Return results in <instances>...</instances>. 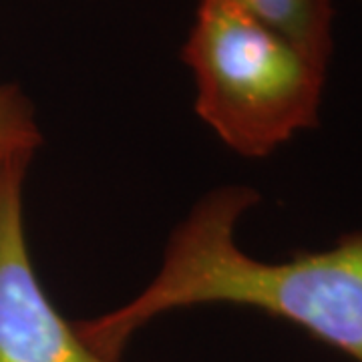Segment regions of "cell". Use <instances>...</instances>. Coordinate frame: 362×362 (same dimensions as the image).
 <instances>
[{
  "instance_id": "4",
  "label": "cell",
  "mask_w": 362,
  "mask_h": 362,
  "mask_svg": "<svg viewBox=\"0 0 362 362\" xmlns=\"http://www.w3.org/2000/svg\"><path fill=\"white\" fill-rule=\"evenodd\" d=\"M244 11L258 23L328 69L334 52L332 0H218Z\"/></svg>"
},
{
  "instance_id": "2",
  "label": "cell",
  "mask_w": 362,
  "mask_h": 362,
  "mask_svg": "<svg viewBox=\"0 0 362 362\" xmlns=\"http://www.w3.org/2000/svg\"><path fill=\"white\" fill-rule=\"evenodd\" d=\"M181 61L195 113L240 156H270L318 125L328 69L232 4L199 0Z\"/></svg>"
},
{
  "instance_id": "1",
  "label": "cell",
  "mask_w": 362,
  "mask_h": 362,
  "mask_svg": "<svg viewBox=\"0 0 362 362\" xmlns=\"http://www.w3.org/2000/svg\"><path fill=\"white\" fill-rule=\"evenodd\" d=\"M259 202L247 185L204 195L169 235L161 268L121 308L75 324L83 342L119 362L135 332L159 314L233 304L270 314L362 362V230L326 250L266 262L242 252L238 220Z\"/></svg>"
},
{
  "instance_id": "3",
  "label": "cell",
  "mask_w": 362,
  "mask_h": 362,
  "mask_svg": "<svg viewBox=\"0 0 362 362\" xmlns=\"http://www.w3.org/2000/svg\"><path fill=\"white\" fill-rule=\"evenodd\" d=\"M33 157H0V362H113L90 350L33 270L23 187Z\"/></svg>"
},
{
  "instance_id": "5",
  "label": "cell",
  "mask_w": 362,
  "mask_h": 362,
  "mask_svg": "<svg viewBox=\"0 0 362 362\" xmlns=\"http://www.w3.org/2000/svg\"><path fill=\"white\" fill-rule=\"evenodd\" d=\"M42 143L35 107L14 83H0V157H35Z\"/></svg>"
}]
</instances>
